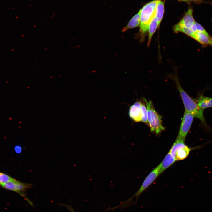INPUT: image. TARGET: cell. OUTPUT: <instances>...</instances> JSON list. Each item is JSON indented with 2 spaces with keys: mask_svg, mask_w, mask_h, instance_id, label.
I'll return each mask as SVG.
<instances>
[{
  "mask_svg": "<svg viewBox=\"0 0 212 212\" xmlns=\"http://www.w3.org/2000/svg\"><path fill=\"white\" fill-rule=\"evenodd\" d=\"M142 103L137 101L131 106L129 111L130 117L135 122H141V110Z\"/></svg>",
  "mask_w": 212,
  "mask_h": 212,
  "instance_id": "cell-8",
  "label": "cell"
},
{
  "mask_svg": "<svg viewBox=\"0 0 212 212\" xmlns=\"http://www.w3.org/2000/svg\"><path fill=\"white\" fill-rule=\"evenodd\" d=\"M158 0H154L146 4L140 10V23L138 36L141 41L144 40L149 24L155 15Z\"/></svg>",
  "mask_w": 212,
  "mask_h": 212,
  "instance_id": "cell-2",
  "label": "cell"
},
{
  "mask_svg": "<svg viewBox=\"0 0 212 212\" xmlns=\"http://www.w3.org/2000/svg\"><path fill=\"white\" fill-rule=\"evenodd\" d=\"M146 106L148 113V120L151 132L159 135L165 130L162 125V117L155 110L151 100L148 102L144 98Z\"/></svg>",
  "mask_w": 212,
  "mask_h": 212,
  "instance_id": "cell-4",
  "label": "cell"
},
{
  "mask_svg": "<svg viewBox=\"0 0 212 212\" xmlns=\"http://www.w3.org/2000/svg\"><path fill=\"white\" fill-rule=\"evenodd\" d=\"M194 117L191 113L185 111L177 137L185 140Z\"/></svg>",
  "mask_w": 212,
  "mask_h": 212,
  "instance_id": "cell-7",
  "label": "cell"
},
{
  "mask_svg": "<svg viewBox=\"0 0 212 212\" xmlns=\"http://www.w3.org/2000/svg\"><path fill=\"white\" fill-rule=\"evenodd\" d=\"M15 180L6 174L0 172V184L13 181Z\"/></svg>",
  "mask_w": 212,
  "mask_h": 212,
  "instance_id": "cell-18",
  "label": "cell"
},
{
  "mask_svg": "<svg viewBox=\"0 0 212 212\" xmlns=\"http://www.w3.org/2000/svg\"><path fill=\"white\" fill-rule=\"evenodd\" d=\"M185 141V139L180 137H177L175 141L169 151L175 158L176 150L178 148L186 145Z\"/></svg>",
  "mask_w": 212,
  "mask_h": 212,
  "instance_id": "cell-16",
  "label": "cell"
},
{
  "mask_svg": "<svg viewBox=\"0 0 212 212\" xmlns=\"http://www.w3.org/2000/svg\"><path fill=\"white\" fill-rule=\"evenodd\" d=\"M158 25V21L155 15L152 20L148 27V38L147 43V46L148 47L150 45L152 36L156 31Z\"/></svg>",
  "mask_w": 212,
  "mask_h": 212,
  "instance_id": "cell-14",
  "label": "cell"
},
{
  "mask_svg": "<svg viewBox=\"0 0 212 212\" xmlns=\"http://www.w3.org/2000/svg\"><path fill=\"white\" fill-rule=\"evenodd\" d=\"M15 150L16 152L17 153H19V152H20L21 150V148L19 146L16 147V148H15Z\"/></svg>",
  "mask_w": 212,
  "mask_h": 212,
  "instance_id": "cell-20",
  "label": "cell"
},
{
  "mask_svg": "<svg viewBox=\"0 0 212 212\" xmlns=\"http://www.w3.org/2000/svg\"><path fill=\"white\" fill-rule=\"evenodd\" d=\"M0 186L3 188L15 192L25 198L32 206H33L32 202L26 197V191L28 189L32 187L31 184L25 183L16 180L0 184Z\"/></svg>",
  "mask_w": 212,
  "mask_h": 212,
  "instance_id": "cell-5",
  "label": "cell"
},
{
  "mask_svg": "<svg viewBox=\"0 0 212 212\" xmlns=\"http://www.w3.org/2000/svg\"><path fill=\"white\" fill-rule=\"evenodd\" d=\"M176 161L175 158L169 152L162 161L160 163V174L172 165Z\"/></svg>",
  "mask_w": 212,
  "mask_h": 212,
  "instance_id": "cell-12",
  "label": "cell"
},
{
  "mask_svg": "<svg viewBox=\"0 0 212 212\" xmlns=\"http://www.w3.org/2000/svg\"><path fill=\"white\" fill-rule=\"evenodd\" d=\"M177 88L180 94L185 110L192 114L195 117L199 119L202 123L207 126L204 115L203 110L200 107L197 102L192 99L181 86L179 80L175 77Z\"/></svg>",
  "mask_w": 212,
  "mask_h": 212,
  "instance_id": "cell-1",
  "label": "cell"
},
{
  "mask_svg": "<svg viewBox=\"0 0 212 212\" xmlns=\"http://www.w3.org/2000/svg\"><path fill=\"white\" fill-rule=\"evenodd\" d=\"M164 10V2L161 0H158L156 11L155 16L159 26L163 18Z\"/></svg>",
  "mask_w": 212,
  "mask_h": 212,
  "instance_id": "cell-15",
  "label": "cell"
},
{
  "mask_svg": "<svg viewBox=\"0 0 212 212\" xmlns=\"http://www.w3.org/2000/svg\"><path fill=\"white\" fill-rule=\"evenodd\" d=\"M178 0L182 1H185L186 2H188L189 1H188V0Z\"/></svg>",
  "mask_w": 212,
  "mask_h": 212,
  "instance_id": "cell-22",
  "label": "cell"
},
{
  "mask_svg": "<svg viewBox=\"0 0 212 212\" xmlns=\"http://www.w3.org/2000/svg\"><path fill=\"white\" fill-rule=\"evenodd\" d=\"M141 10L135 15L130 20L128 24L122 30V32H125L131 29L140 26V23Z\"/></svg>",
  "mask_w": 212,
  "mask_h": 212,
  "instance_id": "cell-11",
  "label": "cell"
},
{
  "mask_svg": "<svg viewBox=\"0 0 212 212\" xmlns=\"http://www.w3.org/2000/svg\"><path fill=\"white\" fill-rule=\"evenodd\" d=\"M191 38L198 42L203 47L212 45V36L209 34L197 31L194 33Z\"/></svg>",
  "mask_w": 212,
  "mask_h": 212,
  "instance_id": "cell-9",
  "label": "cell"
},
{
  "mask_svg": "<svg viewBox=\"0 0 212 212\" xmlns=\"http://www.w3.org/2000/svg\"><path fill=\"white\" fill-rule=\"evenodd\" d=\"M188 1H194L195 2H197L198 3H200L201 1L202 2V1L201 0H188Z\"/></svg>",
  "mask_w": 212,
  "mask_h": 212,
  "instance_id": "cell-21",
  "label": "cell"
},
{
  "mask_svg": "<svg viewBox=\"0 0 212 212\" xmlns=\"http://www.w3.org/2000/svg\"><path fill=\"white\" fill-rule=\"evenodd\" d=\"M195 24L196 27L197 31L204 33L206 34H209L201 25L196 22H195Z\"/></svg>",
  "mask_w": 212,
  "mask_h": 212,
  "instance_id": "cell-19",
  "label": "cell"
},
{
  "mask_svg": "<svg viewBox=\"0 0 212 212\" xmlns=\"http://www.w3.org/2000/svg\"><path fill=\"white\" fill-rule=\"evenodd\" d=\"M141 122L148 125L147 108L144 104L142 103L141 110Z\"/></svg>",
  "mask_w": 212,
  "mask_h": 212,
  "instance_id": "cell-17",
  "label": "cell"
},
{
  "mask_svg": "<svg viewBox=\"0 0 212 212\" xmlns=\"http://www.w3.org/2000/svg\"><path fill=\"white\" fill-rule=\"evenodd\" d=\"M193 13L192 9H189L182 19L173 26L174 32H181L192 37L197 31Z\"/></svg>",
  "mask_w": 212,
  "mask_h": 212,
  "instance_id": "cell-3",
  "label": "cell"
},
{
  "mask_svg": "<svg viewBox=\"0 0 212 212\" xmlns=\"http://www.w3.org/2000/svg\"><path fill=\"white\" fill-rule=\"evenodd\" d=\"M196 101L198 106L203 109L212 107V98L200 94L196 99Z\"/></svg>",
  "mask_w": 212,
  "mask_h": 212,
  "instance_id": "cell-10",
  "label": "cell"
},
{
  "mask_svg": "<svg viewBox=\"0 0 212 212\" xmlns=\"http://www.w3.org/2000/svg\"><path fill=\"white\" fill-rule=\"evenodd\" d=\"M160 165L159 164L148 175L139 189L135 193L132 197H136L135 202H137L138 197L141 193L148 187L160 174Z\"/></svg>",
  "mask_w": 212,
  "mask_h": 212,
  "instance_id": "cell-6",
  "label": "cell"
},
{
  "mask_svg": "<svg viewBox=\"0 0 212 212\" xmlns=\"http://www.w3.org/2000/svg\"><path fill=\"white\" fill-rule=\"evenodd\" d=\"M191 149L186 145L178 148L176 151L175 155L176 160H182L187 157Z\"/></svg>",
  "mask_w": 212,
  "mask_h": 212,
  "instance_id": "cell-13",
  "label": "cell"
}]
</instances>
